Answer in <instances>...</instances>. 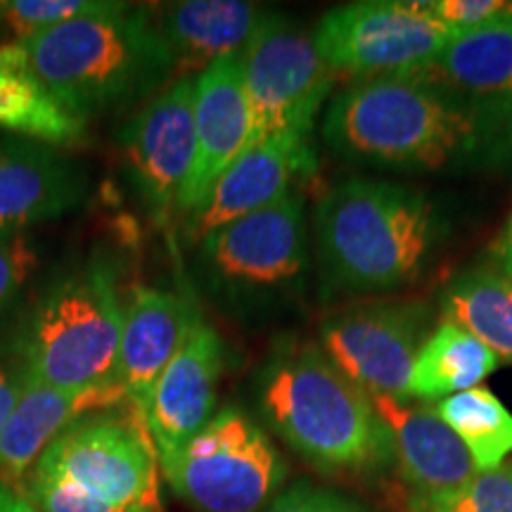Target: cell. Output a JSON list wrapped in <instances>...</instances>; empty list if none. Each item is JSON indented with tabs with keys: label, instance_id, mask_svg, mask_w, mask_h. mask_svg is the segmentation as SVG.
Masks as SVG:
<instances>
[{
	"label": "cell",
	"instance_id": "obj_26",
	"mask_svg": "<svg viewBox=\"0 0 512 512\" xmlns=\"http://www.w3.org/2000/svg\"><path fill=\"white\" fill-rule=\"evenodd\" d=\"M110 0H0V27L17 41L110 8Z\"/></svg>",
	"mask_w": 512,
	"mask_h": 512
},
{
	"label": "cell",
	"instance_id": "obj_29",
	"mask_svg": "<svg viewBox=\"0 0 512 512\" xmlns=\"http://www.w3.org/2000/svg\"><path fill=\"white\" fill-rule=\"evenodd\" d=\"M264 512H368L337 491L320 489L309 482H297L280 491Z\"/></svg>",
	"mask_w": 512,
	"mask_h": 512
},
{
	"label": "cell",
	"instance_id": "obj_12",
	"mask_svg": "<svg viewBox=\"0 0 512 512\" xmlns=\"http://www.w3.org/2000/svg\"><path fill=\"white\" fill-rule=\"evenodd\" d=\"M133 188L155 211L178 207L195 164V76H178L119 133Z\"/></svg>",
	"mask_w": 512,
	"mask_h": 512
},
{
	"label": "cell",
	"instance_id": "obj_28",
	"mask_svg": "<svg viewBox=\"0 0 512 512\" xmlns=\"http://www.w3.org/2000/svg\"><path fill=\"white\" fill-rule=\"evenodd\" d=\"M38 266V252L27 230L0 228V313L15 302Z\"/></svg>",
	"mask_w": 512,
	"mask_h": 512
},
{
	"label": "cell",
	"instance_id": "obj_30",
	"mask_svg": "<svg viewBox=\"0 0 512 512\" xmlns=\"http://www.w3.org/2000/svg\"><path fill=\"white\" fill-rule=\"evenodd\" d=\"M427 5L441 24L458 31V34L475 29L498 15H505V12H512V5L501 3V0H439V3Z\"/></svg>",
	"mask_w": 512,
	"mask_h": 512
},
{
	"label": "cell",
	"instance_id": "obj_16",
	"mask_svg": "<svg viewBox=\"0 0 512 512\" xmlns=\"http://www.w3.org/2000/svg\"><path fill=\"white\" fill-rule=\"evenodd\" d=\"M19 377L22 394L0 434V486L22 498L38 458L64 430L86 415L117 411L126 406L128 396L117 382L91 389H60L22 373Z\"/></svg>",
	"mask_w": 512,
	"mask_h": 512
},
{
	"label": "cell",
	"instance_id": "obj_9",
	"mask_svg": "<svg viewBox=\"0 0 512 512\" xmlns=\"http://www.w3.org/2000/svg\"><path fill=\"white\" fill-rule=\"evenodd\" d=\"M34 467L64 477L112 512H124L159 494L162 472L145 418L131 403L74 422Z\"/></svg>",
	"mask_w": 512,
	"mask_h": 512
},
{
	"label": "cell",
	"instance_id": "obj_15",
	"mask_svg": "<svg viewBox=\"0 0 512 512\" xmlns=\"http://www.w3.org/2000/svg\"><path fill=\"white\" fill-rule=\"evenodd\" d=\"M316 171V152L311 140L292 136H268L245 147L211 185L190 219L192 240L200 242L221 226L271 207L292 192L299 176Z\"/></svg>",
	"mask_w": 512,
	"mask_h": 512
},
{
	"label": "cell",
	"instance_id": "obj_23",
	"mask_svg": "<svg viewBox=\"0 0 512 512\" xmlns=\"http://www.w3.org/2000/svg\"><path fill=\"white\" fill-rule=\"evenodd\" d=\"M498 366L501 358L494 351L484 347L470 332L444 320L418 351L408 384V399H448L479 387V382L496 373Z\"/></svg>",
	"mask_w": 512,
	"mask_h": 512
},
{
	"label": "cell",
	"instance_id": "obj_33",
	"mask_svg": "<svg viewBox=\"0 0 512 512\" xmlns=\"http://www.w3.org/2000/svg\"><path fill=\"white\" fill-rule=\"evenodd\" d=\"M29 503L24 498L12 494V491L0 486V512H27Z\"/></svg>",
	"mask_w": 512,
	"mask_h": 512
},
{
	"label": "cell",
	"instance_id": "obj_10",
	"mask_svg": "<svg viewBox=\"0 0 512 512\" xmlns=\"http://www.w3.org/2000/svg\"><path fill=\"white\" fill-rule=\"evenodd\" d=\"M240 55L254 119L249 145L268 136L311 140L313 121L337 79L311 34L268 10Z\"/></svg>",
	"mask_w": 512,
	"mask_h": 512
},
{
	"label": "cell",
	"instance_id": "obj_19",
	"mask_svg": "<svg viewBox=\"0 0 512 512\" xmlns=\"http://www.w3.org/2000/svg\"><path fill=\"white\" fill-rule=\"evenodd\" d=\"M394 444L401 477L427 501L463 489L477 475L463 441L434 406H408L392 396H370Z\"/></svg>",
	"mask_w": 512,
	"mask_h": 512
},
{
	"label": "cell",
	"instance_id": "obj_2",
	"mask_svg": "<svg viewBox=\"0 0 512 512\" xmlns=\"http://www.w3.org/2000/svg\"><path fill=\"white\" fill-rule=\"evenodd\" d=\"M19 48L46 91L81 121L169 86L176 72L145 5L112 3L24 38Z\"/></svg>",
	"mask_w": 512,
	"mask_h": 512
},
{
	"label": "cell",
	"instance_id": "obj_4",
	"mask_svg": "<svg viewBox=\"0 0 512 512\" xmlns=\"http://www.w3.org/2000/svg\"><path fill=\"white\" fill-rule=\"evenodd\" d=\"M437 223L420 190L349 178L318 202L320 261L344 290H396L420 275L437 242Z\"/></svg>",
	"mask_w": 512,
	"mask_h": 512
},
{
	"label": "cell",
	"instance_id": "obj_8",
	"mask_svg": "<svg viewBox=\"0 0 512 512\" xmlns=\"http://www.w3.org/2000/svg\"><path fill=\"white\" fill-rule=\"evenodd\" d=\"M456 34L427 3L361 0L325 12L311 38L335 76L368 81L425 67Z\"/></svg>",
	"mask_w": 512,
	"mask_h": 512
},
{
	"label": "cell",
	"instance_id": "obj_6",
	"mask_svg": "<svg viewBox=\"0 0 512 512\" xmlns=\"http://www.w3.org/2000/svg\"><path fill=\"white\" fill-rule=\"evenodd\" d=\"M197 280L223 309L268 313L304 290L309 271L304 202L297 192L200 240Z\"/></svg>",
	"mask_w": 512,
	"mask_h": 512
},
{
	"label": "cell",
	"instance_id": "obj_18",
	"mask_svg": "<svg viewBox=\"0 0 512 512\" xmlns=\"http://www.w3.org/2000/svg\"><path fill=\"white\" fill-rule=\"evenodd\" d=\"M202 323L204 318L195 304L181 294L157 287L133 290L131 302L124 306L117 382L140 415L150 401L159 375Z\"/></svg>",
	"mask_w": 512,
	"mask_h": 512
},
{
	"label": "cell",
	"instance_id": "obj_21",
	"mask_svg": "<svg viewBox=\"0 0 512 512\" xmlns=\"http://www.w3.org/2000/svg\"><path fill=\"white\" fill-rule=\"evenodd\" d=\"M152 27L169 48L176 69H204L245 50L266 8L242 0H183L145 5Z\"/></svg>",
	"mask_w": 512,
	"mask_h": 512
},
{
	"label": "cell",
	"instance_id": "obj_25",
	"mask_svg": "<svg viewBox=\"0 0 512 512\" xmlns=\"http://www.w3.org/2000/svg\"><path fill=\"white\" fill-rule=\"evenodd\" d=\"M448 427L458 434L477 470H494L512 453V413L486 387L453 394L437 406Z\"/></svg>",
	"mask_w": 512,
	"mask_h": 512
},
{
	"label": "cell",
	"instance_id": "obj_34",
	"mask_svg": "<svg viewBox=\"0 0 512 512\" xmlns=\"http://www.w3.org/2000/svg\"><path fill=\"white\" fill-rule=\"evenodd\" d=\"M124 512H164L162 508V496L159 494H152L147 496L145 501H140L138 505H133V508H128Z\"/></svg>",
	"mask_w": 512,
	"mask_h": 512
},
{
	"label": "cell",
	"instance_id": "obj_3",
	"mask_svg": "<svg viewBox=\"0 0 512 512\" xmlns=\"http://www.w3.org/2000/svg\"><path fill=\"white\" fill-rule=\"evenodd\" d=\"M323 138L337 157L392 171H439L489 140L463 107L413 72L339 93L323 117Z\"/></svg>",
	"mask_w": 512,
	"mask_h": 512
},
{
	"label": "cell",
	"instance_id": "obj_22",
	"mask_svg": "<svg viewBox=\"0 0 512 512\" xmlns=\"http://www.w3.org/2000/svg\"><path fill=\"white\" fill-rule=\"evenodd\" d=\"M0 128L53 147L79 143L86 128L36 79L19 43L0 46Z\"/></svg>",
	"mask_w": 512,
	"mask_h": 512
},
{
	"label": "cell",
	"instance_id": "obj_27",
	"mask_svg": "<svg viewBox=\"0 0 512 512\" xmlns=\"http://www.w3.org/2000/svg\"><path fill=\"white\" fill-rule=\"evenodd\" d=\"M430 505L441 512H512V463L477 472L463 489Z\"/></svg>",
	"mask_w": 512,
	"mask_h": 512
},
{
	"label": "cell",
	"instance_id": "obj_35",
	"mask_svg": "<svg viewBox=\"0 0 512 512\" xmlns=\"http://www.w3.org/2000/svg\"><path fill=\"white\" fill-rule=\"evenodd\" d=\"M427 512H441L439 508H434V505H430V510H427Z\"/></svg>",
	"mask_w": 512,
	"mask_h": 512
},
{
	"label": "cell",
	"instance_id": "obj_32",
	"mask_svg": "<svg viewBox=\"0 0 512 512\" xmlns=\"http://www.w3.org/2000/svg\"><path fill=\"white\" fill-rule=\"evenodd\" d=\"M494 261H496V271H501L505 278L512 280V211L510 219L505 223L501 238L494 245Z\"/></svg>",
	"mask_w": 512,
	"mask_h": 512
},
{
	"label": "cell",
	"instance_id": "obj_24",
	"mask_svg": "<svg viewBox=\"0 0 512 512\" xmlns=\"http://www.w3.org/2000/svg\"><path fill=\"white\" fill-rule=\"evenodd\" d=\"M446 323L458 325L512 363V280L496 268H470L441 292Z\"/></svg>",
	"mask_w": 512,
	"mask_h": 512
},
{
	"label": "cell",
	"instance_id": "obj_20",
	"mask_svg": "<svg viewBox=\"0 0 512 512\" xmlns=\"http://www.w3.org/2000/svg\"><path fill=\"white\" fill-rule=\"evenodd\" d=\"M86 176L53 145L0 138V228L27 230L76 209Z\"/></svg>",
	"mask_w": 512,
	"mask_h": 512
},
{
	"label": "cell",
	"instance_id": "obj_11",
	"mask_svg": "<svg viewBox=\"0 0 512 512\" xmlns=\"http://www.w3.org/2000/svg\"><path fill=\"white\" fill-rule=\"evenodd\" d=\"M425 320L418 304H358L320 325V349L368 396L406 401Z\"/></svg>",
	"mask_w": 512,
	"mask_h": 512
},
{
	"label": "cell",
	"instance_id": "obj_7",
	"mask_svg": "<svg viewBox=\"0 0 512 512\" xmlns=\"http://www.w3.org/2000/svg\"><path fill=\"white\" fill-rule=\"evenodd\" d=\"M159 470L195 512H264L280 494L287 465L247 413L223 408Z\"/></svg>",
	"mask_w": 512,
	"mask_h": 512
},
{
	"label": "cell",
	"instance_id": "obj_13",
	"mask_svg": "<svg viewBox=\"0 0 512 512\" xmlns=\"http://www.w3.org/2000/svg\"><path fill=\"white\" fill-rule=\"evenodd\" d=\"M413 74L463 107L489 140L512 131V12L460 31Z\"/></svg>",
	"mask_w": 512,
	"mask_h": 512
},
{
	"label": "cell",
	"instance_id": "obj_14",
	"mask_svg": "<svg viewBox=\"0 0 512 512\" xmlns=\"http://www.w3.org/2000/svg\"><path fill=\"white\" fill-rule=\"evenodd\" d=\"M252 105L242 55H228L195 76V164L185 181L178 211L192 214L211 185L252 140Z\"/></svg>",
	"mask_w": 512,
	"mask_h": 512
},
{
	"label": "cell",
	"instance_id": "obj_36",
	"mask_svg": "<svg viewBox=\"0 0 512 512\" xmlns=\"http://www.w3.org/2000/svg\"><path fill=\"white\" fill-rule=\"evenodd\" d=\"M27 512H36V510H34V508H31V505H29V510H27Z\"/></svg>",
	"mask_w": 512,
	"mask_h": 512
},
{
	"label": "cell",
	"instance_id": "obj_1",
	"mask_svg": "<svg viewBox=\"0 0 512 512\" xmlns=\"http://www.w3.org/2000/svg\"><path fill=\"white\" fill-rule=\"evenodd\" d=\"M266 425L328 475H370L392 463L394 444L370 396L316 344L268 358L256 384Z\"/></svg>",
	"mask_w": 512,
	"mask_h": 512
},
{
	"label": "cell",
	"instance_id": "obj_31",
	"mask_svg": "<svg viewBox=\"0 0 512 512\" xmlns=\"http://www.w3.org/2000/svg\"><path fill=\"white\" fill-rule=\"evenodd\" d=\"M19 394H22V377L0 370V434L8 425L12 411H15Z\"/></svg>",
	"mask_w": 512,
	"mask_h": 512
},
{
	"label": "cell",
	"instance_id": "obj_5",
	"mask_svg": "<svg viewBox=\"0 0 512 512\" xmlns=\"http://www.w3.org/2000/svg\"><path fill=\"white\" fill-rule=\"evenodd\" d=\"M121 325L117 275L105 261H91L36 304L19 339V373L60 389L117 382Z\"/></svg>",
	"mask_w": 512,
	"mask_h": 512
},
{
	"label": "cell",
	"instance_id": "obj_17",
	"mask_svg": "<svg viewBox=\"0 0 512 512\" xmlns=\"http://www.w3.org/2000/svg\"><path fill=\"white\" fill-rule=\"evenodd\" d=\"M223 354L226 349L219 332L202 323L159 375L143 411L159 458L188 444L216 415Z\"/></svg>",
	"mask_w": 512,
	"mask_h": 512
}]
</instances>
